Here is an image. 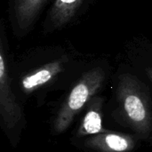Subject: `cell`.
<instances>
[{"instance_id":"3","label":"cell","mask_w":152,"mask_h":152,"mask_svg":"<svg viewBox=\"0 0 152 152\" xmlns=\"http://www.w3.org/2000/svg\"><path fill=\"white\" fill-rule=\"evenodd\" d=\"M0 114L7 128L14 127L22 118V110L11 87V77L2 36L0 37Z\"/></svg>"},{"instance_id":"4","label":"cell","mask_w":152,"mask_h":152,"mask_svg":"<svg viewBox=\"0 0 152 152\" xmlns=\"http://www.w3.org/2000/svg\"><path fill=\"white\" fill-rule=\"evenodd\" d=\"M49 0H10L9 21L15 37L21 38L34 28Z\"/></svg>"},{"instance_id":"7","label":"cell","mask_w":152,"mask_h":152,"mask_svg":"<svg viewBox=\"0 0 152 152\" xmlns=\"http://www.w3.org/2000/svg\"><path fill=\"white\" fill-rule=\"evenodd\" d=\"M85 144L100 152H129L134 148L135 141L130 135L108 131L93 135Z\"/></svg>"},{"instance_id":"2","label":"cell","mask_w":152,"mask_h":152,"mask_svg":"<svg viewBox=\"0 0 152 152\" xmlns=\"http://www.w3.org/2000/svg\"><path fill=\"white\" fill-rule=\"evenodd\" d=\"M105 77V71L100 67L83 74L70 91L55 118L53 131L56 134H61L69 128L75 117L100 91Z\"/></svg>"},{"instance_id":"8","label":"cell","mask_w":152,"mask_h":152,"mask_svg":"<svg viewBox=\"0 0 152 152\" xmlns=\"http://www.w3.org/2000/svg\"><path fill=\"white\" fill-rule=\"evenodd\" d=\"M102 105L103 99L101 97H94L90 102L78 128L77 136L84 137L108 132L102 126Z\"/></svg>"},{"instance_id":"5","label":"cell","mask_w":152,"mask_h":152,"mask_svg":"<svg viewBox=\"0 0 152 152\" xmlns=\"http://www.w3.org/2000/svg\"><path fill=\"white\" fill-rule=\"evenodd\" d=\"M88 0H53L43 23L45 34L61 30L76 20Z\"/></svg>"},{"instance_id":"6","label":"cell","mask_w":152,"mask_h":152,"mask_svg":"<svg viewBox=\"0 0 152 152\" xmlns=\"http://www.w3.org/2000/svg\"><path fill=\"white\" fill-rule=\"evenodd\" d=\"M67 62L68 59L66 57H61V59L44 64L43 66L28 73L20 80L22 91L28 94L51 82L63 71L64 66Z\"/></svg>"},{"instance_id":"1","label":"cell","mask_w":152,"mask_h":152,"mask_svg":"<svg viewBox=\"0 0 152 152\" xmlns=\"http://www.w3.org/2000/svg\"><path fill=\"white\" fill-rule=\"evenodd\" d=\"M117 97L120 120L139 135L148 136L152 130V107L143 84L130 73L123 74L119 77Z\"/></svg>"},{"instance_id":"9","label":"cell","mask_w":152,"mask_h":152,"mask_svg":"<svg viewBox=\"0 0 152 152\" xmlns=\"http://www.w3.org/2000/svg\"><path fill=\"white\" fill-rule=\"evenodd\" d=\"M146 73H147V76L151 78V80L152 81V68H148L146 69Z\"/></svg>"}]
</instances>
